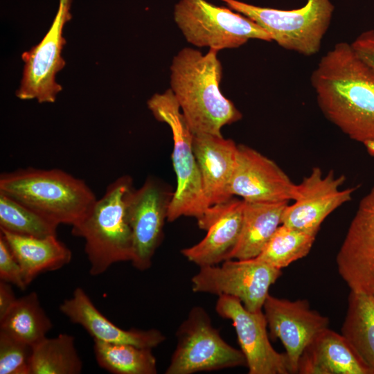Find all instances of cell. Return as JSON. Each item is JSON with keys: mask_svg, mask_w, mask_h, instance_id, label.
<instances>
[{"mask_svg": "<svg viewBox=\"0 0 374 374\" xmlns=\"http://www.w3.org/2000/svg\"><path fill=\"white\" fill-rule=\"evenodd\" d=\"M311 84L326 118L374 157V70L350 43L336 44L321 58Z\"/></svg>", "mask_w": 374, "mask_h": 374, "instance_id": "1", "label": "cell"}, {"mask_svg": "<svg viewBox=\"0 0 374 374\" xmlns=\"http://www.w3.org/2000/svg\"><path fill=\"white\" fill-rule=\"evenodd\" d=\"M217 51L206 54L185 47L174 56L170 67V89L193 134L222 136V128L242 117L220 90L222 66Z\"/></svg>", "mask_w": 374, "mask_h": 374, "instance_id": "2", "label": "cell"}, {"mask_svg": "<svg viewBox=\"0 0 374 374\" xmlns=\"http://www.w3.org/2000/svg\"><path fill=\"white\" fill-rule=\"evenodd\" d=\"M0 193L60 225H73L96 197L84 181L60 169L32 167L0 175Z\"/></svg>", "mask_w": 374, "mask_h": 374, "instance_id": "3", "label": "cell"}, {"mask_svg": "<svg viewBox=\"0 0 374 374\" xmlns=\"http://www.w3.org/2000/svg\"><path fill=\"white\" fill-rule=\"evenodd\" d=\"M132 187L130 175L118 177L82 218L71 226V233L84 240L92 276L103 274L114 263L132 260V235L125 196Z\"/></svg>", "mask_w": 374, "mask_h": 374, "instance_id": "4", "label": "cell"}, {"mask_svg": "<svg viewBox=\"0 0 374 374\" xmlns=\"http://www.w3.org/2000/svg\"><path fill=\"white\" fill-rule=\"evenodd\" d=\"M147 105L158 121L168 125L172 134V161L177 188L168 207L167 220L172 222L181 216H189L198 222L211 206L204 194L193 149V133L170 88L162 93H154Z\"/></svg>", "mask_w": 374, "mask_h": 374, "instance_id": "5", "label": "cell"}, {"mask_svg": "<svg viewBox=\"0 0 374 374\" xmlns=\"http://www.w3.org/2000/svg\"><path fill=\"white\" fill-rule=\"evenodd\" d=\"M261 26L280 46L306 56L317 54L330 26L334 6L330 0H307L301 8H262L238 0H220Z\"/></svg>", "mask_w": 374, "mask_h": 374, "instance_id": "6", "label": "cell"}, {"mask_svg": "<svg viewBox=\"0 0 374 374\" xmlns=\"http://www.w3.org/2000/svg\"><path fill=\"white\" fill-rule=\"evenodd\" d=\"M174 20L186 41L219 51L238 48L249 39L272 42L261 26L229 8L206 0H179Z\"/></svg>", "mask_w": 374, "mask_h": 374, "instance_id": "7", "label": "cell"}, {"mask_svg": "<svg viewBox=\"0 0 374 374\" xmlns=\"http://www.w3.org/2000/svg\"><path fill=\"white\" fill-rule=\"evenodd\" d=\"M176 335L177 344L166 374H192L247 366L242 350L222 338L201 307L190 310Z\"/></svg>", "mask_w": 374, "mask_h": 374, "instance_id": "8", "label": "cell"}, {"mask_svg": "<svg viewBox=\"0 0 374 374\" xmlns=\"http://www.w3.org/2000/svg\"><path fill=\"white\" fill-rule=\"evenodd\" d=\"M224 260L221 266L200 267L192 278L194 292L238 298L251 312L262 310L269 289L281 276V269L256 258Z\"/></svg>", "mask_w": 374, "mask_h": 374, "instance_id": "9", "label": "cell"}, {"mask_svg": "<svg viewBox=\"0 0 374 374\" xmlns=\"http://www.w3.org/2000/svg\"><path fill=\"white\" fill-rule=\"evenodd\" d=\"M173 193L157 179L148 177L141 187H132L125 194V210L132 235L130 262L139 270H146L152 265L163 238Z\"/></svg>", "mask_w": 374, "mask_h": 374, "instance_id": "10", "label": "cell"}, {"mask_svg": "<svg viewBox=\"0 0 374 374\" xmlns=\"http://www.w3.org/2000/svg\"><path fill=\"white\" fill-rule=\"evenodd\" d=\"M69 0H60L54 21L42 40L23 53V77L17 96L21 100L36 99L38 103H53L62 87L55 75L65 66L61 51L66 43L62 29L71 16Z\"/></svg>", "mask_w": 374, "mask_h": 374, "instance_id": "11", "label": "cell"}, {"mask_svg": "<svg viewBox=\"0 0 374 374\" xmlns=\"http://www.w3.org/2000/svg\"><path fill=\"white\" fill-rule=\"evenodd\" d=\"M215 310L232 321L249 374L290 373L285 353L277 352L269 341L262 310L249 311L238 298L229 295L219 296Z\"/></svg>", "mask_w": 374, "mask_h": 374, "instance_id": "12", "label": "cell"}, {"mask_svg": "<svg viewBox=\"0 0 374 374\" xmlns=\"http://www.w3.org/2000/svg\"><path fill=\"white\" fill-rule=\"evenodd\" d=\"M262 308L269 335L273 340H280L285 349L290 373H297L303 353L328 328V318L312 309L305 299L290 301L269 294Z\"/></svg>", "mask_w": 374, "mask_h": 374, "instance_id": "13", "label": "cell"}, {"mask_svg": "<svg viewBox=\"0 0 374 374\" xmlns=\"http://www.w3.org/2000/svg\"><path fill=\"white\" fill-rule=\"evenodd\" d=\"M345 181L343 175L337 177L330 170L324 175L321 168L314 167L297 184L294 203L285 208L282 224L317 233L324 220L351 199L356 188L341 189Z\"/></svg>", "mask_w": 374, "mask_h": 374, "instance_id": "14", "label": "cell"}, {"mask_svg": "<svg viewBox=\"0 0 374 374\" xmlns=\"http://www.w3.org/2000/svg\"><path fill=\"white\" fill-rule=\"evenodd\" d=\"M336 262L351 291L374 294V185L359 203Z\"/></svg>", "mask_w": 374, "mask_h": 374, "instance_id": "15", "label": "cell"}, {"mask_svg": "<svg viewBox=\"0 0 374 374\" xmlns=\"http://www.w3.org/2000/svg\"><path fill=\"white\" fill-rule=\"evenodd\" d=\"M297 184L271 159L257 150L238 145L231 181V193L253 202L294 200Z\"/></svg>", "mask_w": 374, "mask_h": 374, "instance_id": "16", "label": "cell"}, {"mask_svg": "<svg viewBox=\"0 0 374 374\" xmlns=\"http://www.w3.org/2000/svg\"><path fill=\"white\" fill-rule=\"evenodd\" d=\"M243 207L244 200L233 197L224 203L211 206L197 222L200 229L207 231L206 236L193 247L182 249V255L199 267L229 260L240 238Z\"/></svg>", "mask_w": 374, "mask_h": 374, "instance_id": "17", "label": "cell"}, {"mask_svg": "<svg viewBox=\"0 0 374 374\" xmlns=\"http://www.w3.org/2000/svg\"><path fill=\"white\" fill-rule=\"evenodd\" d=\"M238 148L233 140L222 136L193 134V149L210 206L224 203L233 197L230 188Z\"/></svg>", "mask_w": 374, "mask_h": 374, "instance_id": "18", "label": "cell"}, {"mask_svg": "<svg viewBox=\"0 0 374 374\" xmlns=\"http://www.w3.org/2000/svg\"><path fill=\"white\" fill-rule=\"evenodd\" d=\"M59 310L72 323L80 325L93 340L153 349L166 339L156 329L125 330L114 325L100 313L81 287L75 288L72 296L60 305Z\"/></svg>", "mask_w": 374, "mask_h": 374, "instance_id": "19", "label": "cell"}, {"mask_svg": "<svg viewBox=\"0 0 374 374\" xmlns=\"http://www.w3.org/2000/svg\"><path fill=\"white\" fill-rule=\"evenodd\" d=\"M297 373L373 374L372 371L341 333L323 330L303 353Z\"/></svg>", "mask_w": 374, "mask_h": 374, "instance_id": "20", "label": "cell"}, {"mask_svg": "<svg viewBox=\"0 0 374 374\" xmlns=\"http://www.w3.org/2000/svg\"><path fill=\"white\" fill-rule=\"evenodd\" d=\"M0 235L19 262L26 286L42 273L59 269L71 260V250L57 235L39 238L0 229Z\"/></svg>", "mask_w": 374, "mask_h": 374, "instance_id": "21", "label": "cell"}, {"mask_svg": "<svg viewBox=\"0 0 374 374\" xmlns=\"http://www.w3.org/2000/svg\"><path fill=\"white\" fill-rule=\"evenodd\" d=\"M287 205L288 202H253L244 200L241 233L229 259L256 258L282 224Z\"/></svg>", "mask_w": 374, "mask_h": 374, "instance_id": "22", "label": "cell"}, {"mask_svg": "<svg viewBox=\"0 0 374 374\" xmlns=\"http://www.w3.org/2000/svg\"><path fill=\"white\" fill-rule=\"evenodd\" d=\"M341 334L374 374V294L350 290Z\"/></svg>", "mask_w": 374, "mask_h": 374, "instance_id": "23", "label": "cell"}, {"mask_svg": "<svg viewBox=\"0 0 374 374\" xmlns=\"http://www.w3.org/2000/svg\"><path fill=\"white\" fill-rule=\"evenodd\" d=\"M53 326L35 292L17 299L0 319V331L30 346L46 337Z\"/></svg>", "mask_w": 374, "mask_h": 374, "instance_id": "24", "label": "cell"}, {"mask_svg": "<svg viewBox=\"0 0 374 374\" xmlns=\"http://www.w3.org/2000/svg\"><path fill=\"white\" fill-rule=\"evenodd\" d=\"M82 366L75 338L70 335L46 337L32 346L30 374H79Z\"/></svg>", "mask_w": 374, "mask_h": 374, "instance_id": "25", "label": "cell"}, {"mask_svg": "<svg viewBox=\"0 0 374 374\" xmlns=\"http://www.w3.org/2000/svg\"><path fill=\"white\" fill-rule=\"evenodd\" d=\"M96 362L114 374H155L156 358L152 348L127 344H113L93 340Z\"/></svg>", "mask_w": 374, "mask_h": 374, "instance_id": "26", "label": "cell"}, {"mask_svg": "<svg viewBox=\"0 0 374 374\" xmlns=\"http://www.w3.org/2000/svg\"><path fill=\"white\" fill-rule=\"evenodd\" d=\"M317 234L282 224L256 258L282 269L308 254Z\"/></svg>", "mask_w": 374, "mask_h": 374, "instance_id": "27", "label": "cell"}, {"mask_svg": "<svg viewBox=\"0 0 374 374\" xmlns=\"http://www.w3.org/2000/svg\"><path fill=\"white\" fill-rule=\"evenodd\" d=\"M58 225L0 193V229L33 237L57 235Z\"/></svg>", "mask_w": 374, "mask_h": 374, "instance_id": "28", "label": "cell"}, {"mask_svg": "<svg viewBox=\"0 0 374 374\" xmlns=\"http://www.w3.org/2000/svg\"><path fill=\"white\" fill-rule=\"evenodd\" d=\"M32 346L0 331V374H30Z\"/></svg>", "mask_w": 374, "mask_h": 374, "instance_id": "29", "label": "cell"}, {"mask_svg": "<svg viewBox=\"0 0 374 374\" xmlns=\"http://www.w3.org/2000/svg\"><path fill=\"white\" fill-rule=\"evenodd\" d=\"M0 279L15 285L21 290H24L27 287L19 262L1 235H0Z\"/></svg>", "mask_w": 374, "mask_h": 374, "instance_id": "30", "label": "cell"}, {"mask_svg": "<svg viewBox=\"0 0 374 374\" xmlns=\"http://www.w3.org/2000/svg\"><path fill=\"white\" fill-rule=\"evenodd\" d=\"M350 44L356 53L374 70V29L363 31Z\"/></svg>", "mask_w": 374, "mask_h": 374, "instance_id": "31", "label": "cell"}, {"mask_svg": "<svg viewBox=\"0 0 374 374\" xmlns=\"http://www.w3.org/2000/svg\"><path fill=\"white\" fill-rule=\"evenodd\" d=\"M17 299L11 284L0 280V319L8 312Z\"/></svg>", "mask_w": 374, "mask_h": 374, "instance_id": "32", "label": "cell"}]
</instances>
